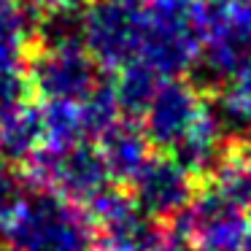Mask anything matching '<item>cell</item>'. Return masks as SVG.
I'll return each mask as SVG.
<instances>
[{
    "label": "cell",
    "mask_w": 251,
    "mask_h": 251,
    "mask_svg": "<svg viewBox=\"0 0 251 251\" xmlns=\"http://www.w3.org/2000/svg\"><path fill=\"white\" fill-rule=\"evenodd\" d=\"M0 246L6 251H89L95 232L84 208L51 192L30 189L0 227Z\"/></svg>",
    "instance_id": "6da1fadb"
},
{
    "label": "cell",
    "mask_w": 251,
    "mask_h": 251,
    "mask_svg": "<svg viewBox=\"0 0 251 251\" xmlns=\"http://www.w3.org/2000/svg\"><path fill=\"white\" fill-rule=\"evenodd\" d=\"M197 0H143L138 60L162 78H178L197 65Z\"/></svg>",
    "instance_id": "7a4b0ae2"
},
{
    "label": "cell",
    "mask_w": 251,
    "mask_h": 251,
    "mask_svg": "<svg viewBox=\"0 0 251 251\" xmlns=\"http://www.w3.org/2000/svg\"><path fill=\"white\" fill-rule=\"evenodd\" d=\"M22 181L30 189L51 192L73 205L84 208L103 186H108V170L98 146L78 141L71 146L41 143L22 162Z\"/></svg>",
    "instance_id": "3957f363"
},
{
    "label": "cell",
    "mask_w": 251,
    "mask_h": 251,
    "mask_svg": "<svg viewBox=\"0 0 251 251\" xmlns=\"http://www.w3.org/2000/svg\"><path fill=\"white\" fill-rule=\"evenodd\" d=\"M22 68L30 84V95L38 103L46 100L81 103L103 84L100 65L84 49V44L46 46L33 38Z\"/></svg>",
    "instance_id": "277c9868"
},
{
    "label": "cell",
    "mask_w": 251,
    "mask_h": 251,
    "mask_svg": "<svg viewBox=\"0 0 251 251\" xmlns=\"http://www.w3.org/2000/svg\"><path fill=\"white\" fill-rule=\"evenodd\" d=\"M249 213L227 202L213 186L200 184L192 202L173 219L170 232L197 251H243Z\"/></svg>",
    "instance_id": "5b68a950"
},
{
    "label": "cell",
    "mask_w": 251,
    "mask_h": 251,
    "mask_svg": "<svg viewBox=\"0 0 251 251\" xmlns=\"http://www.w3.org/2000/svg\"><path fill=\"white\" fill-rule=\"evenodd\" d=\"M143 0H92L84 8V49L100 68L119 71L138 60Z\"/></svg>",
    "instance_id": "8992f818"
},
{
    "label": "cell",
    "mask_w": 251,
    "mask_h": 251,
    "mask_svg": "<svg viewBox=\"0 0 251 251\" xmlns=\"http://www.w3.org/2000/svg\"><path fill=\"white\" fill-rule=\"evenodd\" d=\"M211 103V95L195 81L186 78H165L154 92L149 108L143 111V135L149 138L154 151L173 154L176 146L186 138V132L195 127L202 116L205 105Z\"/></svg>",
    "instance_id": "52a82bcc"
},
{
    "label": "cell",
    "mask_w": 251,
    "mask_h": 251,
    "mask_svg": "<svg viewBox=\"0 0 251 251\" xmlns=\"http://www.w3.org/2000/svg\"><path fill=\"white\" fill-rule=\"evenodd\" d=\"M200 189V181L173 157L154 151L143 170L132 178L130 195L141 213L151 222H173L192 202Z\"/></svg>",
    "instance_id": "ba28073f"
},
{
    "label": "cell",
    "mask_w": 251,
    "mask_h": 251,
    "mask_svg": "<svg viewBox=\"0 0 251 251\" xmlns=\"http://www.w3.org/2000/svg\"><path fill=\"white\" fill-rule=\"evenodd\" d=\"M95 146L108 170V178L119 186H130L132 178L141 173L149 157L154 154L149 138L143 135V127L127 116H122L114 127H108Z\"/></svg>",
    "instance_id": "9c48e42d"
},
{
    "label": "cell",
    "mask_w": 251,
    "mask_h": 251,
    "mask_svg": "<svg viewBox=\"0 0 251 251\" xmlns=\"http://www.w3.org/2000/svg\"><path fill=\"white\" fill-rule=\"evenodd\" d=\"M202 184L213 186L227 202L251 216V141L229 138Z\"/></svg>",
    "instance_id": "30bf717a"
},
{
    "label": "cell",
    "mask_w": 251,
    "mask_h": 251,
    "mask_svg": "<svg viewBox=\"0 0 251 251\" xmlns=\"http://www.w3.org/2000/svg\"><path fill=\"white\" fill-rule=\"evenodd\" d=\"M44 143V125L35 100H27L17 111L0 119V157L22 165Z\"/></svg>",
    "instance_id": "8fae6325"
},
{
    "label": "cell",
    "mask_w": 251,
    "mask_h": 251,
    "mask_svg": "<svg viewBox=\"0 0 251 251\" xmlns=\"http://www.w3.org/2000/svg\"><path fill=\"white\" fill-rule=\"evenodd\" d=\"M159 84H162V76L154 73L149 65H143L141 60H132L127 65H122L116 71V81L111 84L122 116H127V119L143 116V111L149 108Z\"/></svg>",
    "instance_id": "7c38bea8"
},
{
    "label": "cell",
    "mask_w": 251,
    "mask_h": 251,
    "mask_svg": "<svg viewBox=\"0 0 251 251\" xmlns=\"http://www.w3.org/2000/svg\"><path fill=\"white\" fill-rule=\"evenodd\" d=\"M38 111H41V125H44V143H49V146H71V143L87 141L78 103L46 100V103H38Z\"/></svg>",
    "instance_id": "4fadbf2b"
},
{
    "label": "cell",
    "mask_w": 251,
    "mask_h": 251,
    "mask_svg": "<svg viewBox=\"0 0 251 251\" xmlns=\"http://www.w3.org/2000/svg\"><path fill=\"white\" fill-rule=\"evenodd\" d=\"M78 111H81V122H84V135L95 138V141L122 119V111L111 84H100L87 100L78 103Z\"/></svg>",
    "instance_id": "5bb4252c"
},
{
    "label": "cell",
    "mask_w": 251,
    "mask_h": 251,
    "mask_svg": "<svg viewBox=\"0 0 251 251\" xmlns=\"http://www.w3.org/2000/svg\"><path fill=\"white\" fill-rule=\"evenodd\" d=\"M219 114H222V119L251 127V62L232 81L222 87V92H219Z\"/></svg>",
    "instance_id": "9a60e30c"
},
{
    "label": "cell",
    "mask_w": 251,
    "mask_h": 251,
    "mask_svg": "<svg viewBox=\"0 0 251 251\" xmlns=\"http://www.w3.org/2000/svg\"><path fill=\"white\" fill-rule=\"evenodd\" d=\"M22 197V176L11 173L6 162H0V227Z\"/></svg>",
    "instance_id": "2e32d148"
},
{
    "label": "cell",
    "mask_w": 251,
    "mask_h": 251,
    "mask_svg": "<svg viewBox=\"0 0 251 251\" xmlns=\"http://www.w3.org/2000/svg\"><path fill=\"white\" fill-rule=\"evenodd\" d=\"M25 8H30L33 14L38 17H46V14H54V11H65V8H76L78 0H19Z\"/></svg>",
    "instance_id": "e0dca14e"
},
{
    "label": "cell",
    "mask_w": 251,
    "mask_h": 251,
    "mask_svg": "<svg viewBox=\"0 0 251 251\" xmlns=\"http://www.w3.org/2000/svg\"><path fill=\"white\" fill-rule=\"evenodd\" d=\"M151 251H197V249H192L189 243H184L181 238H176L173 232H162V238H159V243L154 246Z\"/></svg>",
    "instance_id": "ac0fdd59"
},
{
    "label": "cell",
    "mask_w": 251,
    "mask_h": 251,
    "mask_svg": "<svg viewBox=\"0 0 251 251\" xmlns=\"http://www.w3.org/2000/svg\"><path fill=\"white\" fill-rule=\"evenodd\" d=\"M11 68H22V60H17L14 54L0 49V71H11Z\"/></svg>",
    "instance_id": "d6986e66"
},
{
    "label": "cell",
    "mask_w": 251,
    "mask_h": 251,
    "mask_svg": "<svg viewBox=\"0 0 251 251\" xmlns=\"http://www.w3.org/2000/svg\"><path fill=\"white\" fill-rule=\"evenodd\" d=\"M243 251H251V227H249V235H246V243H243Z\"/></svg>",
    "instance_id": "ffe728a7"
},
{
    "label": "cell",
    "mask_w": 251,
    "mask_h": 251,
    "mask_svg": "<svg viewBox=\"0 0 251 251\" xmlns=\"http://www.w3.org/2000/svg\"><path fill=\"white\" fill-rule=\"evenodd\" d=\"M0 162H6V159H3V157H0Z\"/></svg>",
    "instance_id": "44dd1931"
},
{
    "label": "cell",
    "mask_w": 251,
    "mask_h": 251,
    "mask_svg": "<svg viewBox=\"0 0 251 251\" xmlns=\"http://www.w3.org/2000/svg\"><path fill=\"white\" fill-rule=\"evenodd\" d=\"M0 251H6V249H3V246H0Z\"/></svg>",
    "instance_id": "7402d4cb"
},
{
    "label": "cell",
    "mask_w": 251,
    "mask_h": 251,
    "mask_svg": "<svg viewBox=\"0 0 251 251\" xmlns=\"http://www.w3.org/2000/svg\"><path fill=\"white\" fill-rule=\"evenodd\" d=\"M89 3H92V0H89Z\"/></svg>",
    "instance_id": "603a6c76"
},
{
    "label": "cell",
    "mask_w": 251,
    "mask_h": 251,
    "mask_svg": "<svg viewBox=\"0 0 251 251\" xmlns=\"http://www.w3.org/2000/svg\"><path fill=\"white\" fill-rule=\"evenodd\" d=\"M249 141H251V138H249Z\"/></svg>",
    "instance_id": "cb8c5ba5"
}]
</instances>
